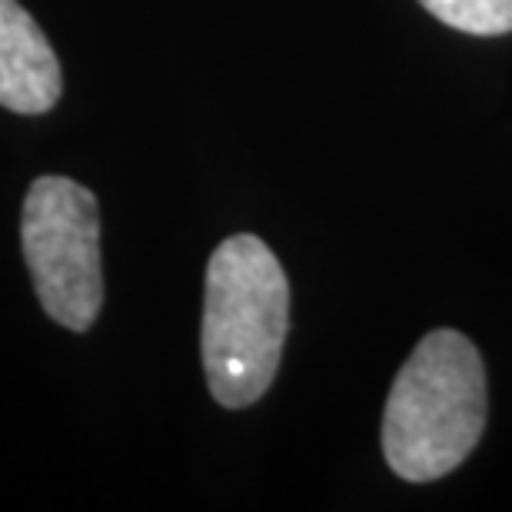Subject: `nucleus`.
Instances as JSON below:
<instances>
[{
  "instance_id": "nucleus-1",
  "label": "nucleus",
  "mask_w": 512,
  "mask_h": 512,
  "mask_svg": "<svg viewBox=\"0 0 512 512\" xmlns=\"http://www.w3.org/2000/svg\"><path fill=\"white\" fill-rule=\"evenodd\" d=\"M290 330V283L253 233L213 250L203 300V370L220 406L243 409L270 389Z\"/></svg>"
},
{
  "instance_id": "nucleus-2",
  "label": "nucleus",
  "mask_w": 512,
  "mask_h": 512,
  "mask_svg": "<svg viewBox=\"0 0 512 512\" xmlns=\"http://www.w3.org/2000/svg\"><path fill=\"white\" fill-rule=\"evenodd\" d=\"M486 429V366L463 333L419 340L383 413V453L406 483H433L473 453Z\"/></svg>"
},
{
  "instance_id": "nucleus-3",
  "label": "nucleus",
  "mask_w": 512,
  "mask_h": 512,
  "mask_svg": "<svg viewBox=\"0 0 512 512\" xmlns=\"http://www.w3.org/2000/svg\"><path fill=\"white\" fill-rule=\"evenodd\" d=\"M20 240L44 313L74 333L90 330L104 306L94 193L67 177H40L27 190Z\"/></svg>"
},
{
  "instance_id": "nucleus-4",
  "label": "nucleus",
  "mask_w": 512,
  "mask_h": 512,
  "mask_svg": "<svg viewBox=\"0 0 512 512\" xmlns=\"http://www.w3.org/2000/svg\"><path fill=\"white\" fill-rule=\"evenodd\" d=\"M60 100L57 54L17 0H0V107L47 114Z\"/></svg>"
},
{
  "instance_id": "nucleus-5",
  "label": "nucleus",
  "mask_w": 512,
  "mask_h": 512,
  "mask_svg": "<svg viewBox=\"0 0 512 512\" xmlns=\"http://www.w3.org/2000/svg\"><path fill=\"white\" fill-rule=\"evenodd\" d=\"M419 4L463 34L499 37L512 30V0H419Z\"/></svg>"
}]
</instances>
